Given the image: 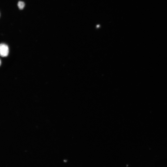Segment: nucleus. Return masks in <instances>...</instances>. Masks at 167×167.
I'll return each mask as SVG.
<instances>
[{
	"label": "nucleus",
	"instance_id": "4",
	"mask_svg": "<svg viewBox=\"0 0 167 167\" xmlns=\"http://www.w3.org/2000/svg\"><path fill=\"white\" fill-rule=\"evenodd\" d=\"M67 160H64V161L65 162H67Z\"/></svg>",
	"mask_w": 167,
	"mask_h": 167
},
{
	"label": "nucleus",
	"instance_id": "1",
	"mask_svg": "<svg viewBox=\"0 0 167 167\" xmlns=\"http://www.w3.org/2000/svg\"><path fill=\"white\" fill-rule=\"evenodd\" d=\"M9 53V48L7 45L4 44H0V56L3 57L7 56Z\"/></svg>",
	"mask_w": 167,
	"mask_h": 167
},
{
	"label": "nucleus",
	"instance_id": "3",
	"mask_svg": "<svg viewBox=\"0 0 167 167\" xmlns=\"http://www.w3.org/2000/svg\"><path fill=\"white\" fill-rule=\"evenodd\" d=\"M1 60H0V66H1Z\"/></svg>",
	"mask_w": 167,
	"mask_h": 167
},
{
	"label": "nucleus",
	"instance_id": "2",
	"mask_svg": "<svg viewBox=\"0 0 167 167\" xmlns=\"http://www.w3.org/2000/svg\"><path fill=\"white\" fill-rule=\"evenodd\" d=\"M18 6L19 8L21 10L23 9L25 6V3L22 1H19L18 3Z\"/></svg>",
	"mask_w": 167,
	"mask_h": 167
}]
</instances>
